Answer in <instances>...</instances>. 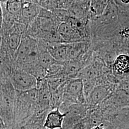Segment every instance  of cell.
Returning <instances> with one entry per match:
<instances>
[{
    "label": "cell",
    "mask_w": 129,
    "mask_h": 129,
    "mask_svg": "<svg viewBox=\"0 0 129 129\" xmlns=\"http://www.w3.org/2000/svg\"><path fill=\"white\" fill-rule=\"evenodd\" d=\"M22 2H29L32 3H35L39 5L41 0H21Z\"/></svg>",
    "instance_id": "23"
},
{
    "label": "cell",
    "mask_w": 129,
    "mask_h": 129,
    "mask_svg": "<svg viewBox=\"0 0 129 129\" xmlns=\"http://www.w3.org/2000/svg\"><path fill=\"white\" fill-rule=\"evenodd\" d=\"M3 19V11L2 3L0 2V28H2Z\"/></svg>",
    "instance_id": "21"
},
{
    "label": "cell",
    "mask_w": 129,
    "mask_h": 129,
    "mask_svg": "<svg viewBox=\"0 0 129 129\" xmlns=\"http://www.w3.org/2000/svg\"><path fill=\"white\" fill-rule=\"evenodd\" d=\"M5 35L6 36V43L7 47L14 60L15 54L21 44L23 35L14 26Z\"/></svg>",
    "instance_id": "13"
},
{
    "label": "cell",
    "mask_w": 129,
    "mask_h": 129,
    "mask_svg": "<svg viewBox=\"0 0 129 129\" xmlns=\"http://www.w3.org/2000/svg\"><path fill=\"white\" fill-rule=\"evenodd\" d=\"M114 70L119 74L129 73V55L124 53L120 54L113 61Z\"/></svg>",
    "instance_id": "16"
},
{
    "label": "cell",
    "mask_w": 129,
    "mask_h": 129,
    "mask_svg": "<svg viewBox=\"0 0 129 129\" xmlns=\"http://www.w3.org/2000/svg\"><path fill=\"white\" fill-rule=\"evenodd\" d=\"M7 0H0V2L1 3H5L6 1H7Z\"/></svg>",
    "instance_id": "26"
},
{
    "label": "cell",
    "mask_w": 129,
    "mask_h": 129,
    "mask_svg": "<svg viewBox=\"0 0 129 129\" xmlns=\"http://www.w3.org/2000/svg\"><path fill=\"white\" fill-rule=\"evenodd\" d=\"M110 95V91L105 86L96 85L86 98V103L92 108L99 105Z\"/></svg>",
    "instance_id": "10"
},
{
    "label": "cell",
    "mask_w": 129,
    "mask_h": 129,
    "mask_svg": "<svg viewBox=\"0 0 129 129\" xmlns=\"http://www.w3.org/2000/svg\"><path fill=\"white\" fill-rule=\"evenodd\" d=\"M1 3L3 9L13 15L17 22H18L22 10V2L21 0H7L5 3Z\"/></svg>",
    "instance_id": "15"
},
{
    "label": "cell",
    "mask_w": 129,
    "mask_h": 129,
    "mask_svg": "<svg viewBox=\"0 0 129 129\" xmlns=\"http://www.w3.org/2000/svg\"><path fill=\"white\" fill-rule=\"evenodd\" d=\"M45 43L47 50L56 61L64 64L68 60L67 43Z\"/></svg>",
    "instance_id": "11"
},
{
    "label": "cell",
    "mask_w": 129,
    "mask_h": 129,
    "mask_svg": "<svg viewBox=\"0 0 129 129\" xmlns=\"http://www.w3.org/2000/svg\"><path fill=\"white\" fill-rule=\"evenodd\" d=\"M6 125L5 123V121L2 117L0 116V129H5Z\"/></svg>",
    "instance_id": "22"
},
{
    "label": "cell",
    "mask_w": 129,
    "mask_h": 129,
    "mask_svg": "<svg viewBox=\"0 0 129 129\" xmlns=\"http://www.w3.org/2000/svg\"><path fill=\"white\" fill-rule=\"evenodd\" d=\"M89 3L85 1L72 2L68 11L70 17L75 18L89 20L88 17V8Z\"/></svg>",
    "instance_id": "14"
},
{
    "label": "cell",
    "mask_w": 129,
    "mask_h": 129,
    "mask_svg": "<svg viewBox=\"0 0 129 129\" xmlns=\"http://www.w3.org/2000/svg\"><path fill=\"white\" fill-rule=\"evenodd\" d=\"M52 11L61 23L67 22L70 17L68 10L55 8Z\"/></svg>",
    "instance_id": "18"
},
{
    "label": "cell",
    "mask_w": 129,
    "mask_h": 129,
    "mask_svg": "<svg viewBox=\"0 0 129 129\" xmlns=\"http://www.w3.org/2000/svg\"><path fill=\"white\" fill-rule=\"evenodd\" d=\"M67 112H63L59 108L52 109L45 117L43 128L46 129H62L64 118Z\"/></svg>",
    "instance_id": "7"
},
{
    "label": "cell",
    "mask_w": 129,
    "mask_h": 129,
    "mask_svg": "<svg viewBox=\"0 0 129 129\" xmlns=\"http://www.w3.org/2000/svg\"><path fill=\"white\" fill-rule=\"evenodd\" d=\"M122 111L120 113V117L123 120L129 122V107L124 108L121 109Z\"/></svg>",
    "instance_id": "19"
},
{
    "label": "cell",
    "mask_w": 129,
    "mask_h": 129,
    "mask_svg": "<svg viewBox=\"0 0 129 129\" xmlns=\"http://www.w3.org/2000/svg\"><path fill=\"white\" fill-rule=\"evenodd\" d=\"M41 6L38 4L22 2L21 15L18 22L27 25L37 18L40 13Z\"/></svg>",
    "instance_id": "8"
},
{
    "label": "cell",
    "mask_w": 129,
    "mask_h": 129,
    "mask_svg": "<svg viewBox=\"0 0 129 129\" xmlns=\"http://www.w3.org/2000/svg\"><path fill=\"white\" fill-rule=\"evenodd\" d=\"M114 108L123 109L129 107V93L120 88L110 95L106 100Z\"/></svg>",
    "instance_id": "12"
},
{
    "label": "cell",
    "mask_w": 129,
    "mask_h": 129,
    "mask_svg": "<svg viewBox=\"0 0 129 129\" xmlns=\"http://www.w3.org/2000/svg\"><path fill=\"white\" fill-rule=\"evenodd\" d=\"M16 91L14 108V121H22L33 115L37 100V88Z\"/></svg>",
    "instance_id": "2"
},
{
    "label": "cell",
    "mask_w": 129,
    "mask_h": 129,
    "mask_svg": "<svg viewBox=\"0 0 129 129\" xmlns=\"http://www.w3.org/2000/svg\"><path fill=\"white\" fill-rule=\"evenodd\" d=\"M72 2H78V1H82L83 0H70Z\"/></svg>",
    "instance_id": "25"
},
{
    "label": "cell",
    "mask_w": 129,
    "mask_h": 129,
    "mask_svg": "<svg viewBox=\"0 0 129 129\" xmlns=\"http://www.w3.org/2000/svg\"><path fill=\"white\" fill-rule=\"evenodd\" d=\"M57 31L64 43L87 41L81 33L68 22L60 23Z\"/></svg>",
    "instance_id": "6"
},
{
    "label": "cell",
    "mask_w": 129,
    "mask_h": 129,
    "mask_svg": "<svg viewBox=\"0 0 129 129\" xmlns=\"http://www.w3.org/2000/svg\"><path fill=\"white\" fill-rule=\"evenodd\" d=\"M84 1H86L87 2H88V3H90V2L91 1V0H84Z\"/></svg>",
    "instance_id": "27"
},
{
    "label": "cell",
    "mask_w": 129,
    "mask_h": 129,
    "mask_svg": "<svg viewBox=\"0 0 129 129\" xmlns=\"http://www.w3.org/2000/svg\"><path fill=\"white\" fill-rule=\"evenodd\" d=\"M91 49V42L67 43L68 60H78Z\"/></svg>",
    "instance_id": "9"
},
{
    "label": "cell",
    "mask_w": 129,
    "mask_h": 129,
    "mask_svg": "<svg viewBox=\"0 0 129 129\" xmlns=\"http://www.w3.org/2000/svg\"><path fill=\"white\" fill-rule=\"evenodd\" d=\"M43 129H45V128H43Z\"/></svg>",
    "instance_id": "28"
},
{
    "label": "cell",
    "mask_w": 129,
    "mask_h": 129,
    "mask_svg": "<svg viewBox=\"0 0 129 129\" xmlns=\"http://www.w3.org/2000/svg\"><path fill=\"white\" fill-rule=\"evenodd\" d=\"M91 129H101V128L98 126V125H97V126H94V127H92V128Z\"/></svg>",
    "instance_id": "24"
},
{
    "label": "cell",
    "mask_w": 129,
    "mask_h": 129,
    "mask_svg": "<svg viewBox=\"0 0 129 129\" xmlns=\"http://www.w3.org/2000/svg\"><path fill=\"white\" fill-rule=\"evenodd\" d=\"M68 81L51 92V109L59 108L62 104L64 98L65 87Z\"/></svg>",
    "instance_id": "17"
},
{
    "label": "cell",
    "mask_w": 129,
    "mask_h": 129,
    "mask_svg": "<svg viewBox=\"0 0 129 129\" xmlns=\"http://www.w3.org/2000/svg\"><path fill=\"white\" fill-rule=\"evenodd\" d=\"M37 100L33 115L39 116L45 114L51 109V92L46 78L37 80Z\"/></svg>",
    "instance_id": "5"
},
{
    "label": "cell",
    "mask_w": 129,
    "mask_h": 129,
    "mask_svg": "<svg viewBox=\"0 0 129 129\" xmlns=\"http://www.w3.org/2000/svg\"><path fill=\"white\" fill-rule=\"evenodd\" d=\"M86 103L82 79L79 78L69 79L65 87L64 101L62 104L69 106L73 104Z\"/></svg>",
    "instance_id": "3"
},
{
    "label": "cell",
    "mask_w": 129,
    "mask_h": 129,
    "mask_svg": "<svg viewBox=\"0 0 129 129\" xmlns=\"http://www.w3.org/2000/svg\"><path fill=\"white\" fill-rule=\"evenodd\" d=\"M10 80L16 90L22 91L37 88V79L24 69L17 67L11 68Z\"/></svg>",
    "instance_id": "4"
},
{
    "label": "cell",
    "mask_w": 129,
    "mask_h": 129,
    "mask_svg": "<svg viewBox=\"0 0 129 129\" xmlns=\"http://www.w3.org/2000/svg\"><path fill=\"white\" fill-rule=\"evenodd\" d=\"M38 44L37 39L23 35L14 59L15 67L25 70L37 62Z\"/></svg>",
    "instance_id": "1"
},
{
    "label": "cell",
    "mask_w": 129,
    "mask_h": 129,
    "mask_svg": "<svg viewBox=\"0 0 129 129\" xmlns=\"http://www.w3.org/2000/svg\"><path fill=\"white\" fill-rule=\"evenodd\" d=\"M72 129H87L86 126L84 122H83V120H81L80 121H78L77 123L73 126Z\"/></svg>",
    "instance_id": "20"
}]
</instances>
